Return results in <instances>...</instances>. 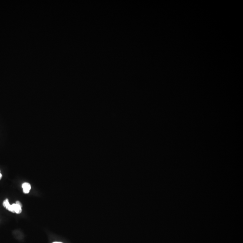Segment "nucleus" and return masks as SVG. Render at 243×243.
Returning <instances> with one entry per match:
<instances>
[{"instance_id":"423d86ee","label":"nucleus","mask_w":243,"mask_h":243,"mask_svg":"<svg viewBox=\"0 0 243 243\" xmlns=\"http://www.w3.org/2000/svg\"><path fill=\"white\" fill-rule=\"evenodd\" d=\"M61 243V242H54V243Z\"/></svg>"},{"instance_id":"20e7f679","label":"nucleus","mask_w":243,"mask_h":243,"mask_svg":"<svg viewBox=\"0 0 243 243\" xmlns=\"http://www.w3.org/2000/svg\"><path fill=\"white\" fill-rule=\"evenodd\" d=\"M15 204H17L19 205H20V206H21V207H22V204H21V203L20 202V201H16V202Z\"/></svg>"},{"instance_id":"39448f33","label":"nucleus","mask_w":243,"mask_h":243,"mask_svg":"<svg viewBox=\"0 0 243 243\" xmlns=\"http://www.w3.org/2000/svg\"><path fill=\"white\" fill-rule=\"evenodd\" d=\"M2 174H1V173H0V180H1V178H2Z\"/></svg>"},{"instance_id":"0eeeda50","label":"nucleus","mask_w":243,"mask_h":243,"mask_svg":"<svg viewBox=\"0 0 243 243\" xmlns=\"http://www.w3.org/2000/svg\"><path fill=\"white\" fill-rule=\"evenodd\" d=\"M0 173H1V172H0Z\"/></svg>"},{"instance_id":"f257e3e1","label":"nucleus","mask_w":243,"mask_h":243,"mask_svg":"<svg viewBox=\"0 0 243 243\" xmlns=\"http://www.w3.org/2000/svg\"><path fill=\"white\" fill-rule=\"evenodd\" d=\"M22 188L23 189L24 193L25 194H28L31 189V186L29 183L25 182V183H23L22 185Z\"/></svg>"},{"instance_id":"7ed1b4c3","label":"nucleus","mask_w":243,"mask_h":243,"mask_svg":"<svg viewBox=\"0 0 243 243\" xmlns=\"http://www.w3.org/2000/svg\"><path fill=\"white\" fill-rule=\"evenodd\" d=\"M3 206H4L5 208H6L7 209L8 207H9V206L10 205V203L9 202V200H8V199H6V200H5L4 201V202H3Z\"/></svg>"},{"instance_id":"f03ea898","label":"nucleus","mask_w":243,"mask_h":243,"mask_svg":"<svg viewBox=\"0 0 243 243\" xmlns=\"http://www.w3.org/2000/svg\"><path fill=\"white\" fill-rule=\"evenodd\" d=\"M12 205L15 213L17 214H20L22 212V209H21L22 207L20 205L16 204H13Z\"/></svg>"}]
</instances>
